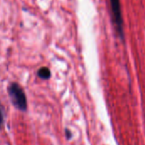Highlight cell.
<instances>
[{
    "label": "cell",
    "mask_w": 145,
    "mask_h": 145,
    "mask_svg": "<svg viewBox=\"0 0 145 145\" xmlns=\"http://www.w3.org/2000/svg\"><path fill=\"white\" fill-rule=\"evenodd\" d=\"M37 76H38V77H40L42 80H48L51 76V71H50L49 68L43 66V67H41L37 71Z\"/></svg>",
    "instance_id": "obj_3"
},
{
    "label": "cell",
    "mask_w": 145,
    "mask_h": 145,
    "mask_svg": "<svg viewBox=\"0 0 145 145\" xmlns=\"http://www.w3.org/2000/svg\"><path fill=\"white\" fill-rule=\"evenodd\" d=\"M8 93L13 105L21 111L27 110V100L23 88L16 82H12L8 87Z\"/></svg>",
    "instance_id": "obj_1"
},
{
    "label": "cell",
    "mask_w": 145,
    "mask_h": 145,
    "mask_svg": "<svg viewBox=\"0 0 145 145\" xmlns=\"http://www.w3.org/2000/svg\"><path fill=\"white\" fill-rule=\"evenodd\" d=\"M3 121H4V119H3V110L2 105L0 103V128H2V127H3Z\"/></svg>",
    "instance_id": "obj_4"
},
{
    "label": "cell",
    "mask_w": 145,
    "mask_h": 145,
    "mask_svg": "<svg viewBox=\"0 0 145 145\" xmlns=\"http://www.w3.org/2000/svg\"><path fill=\"white\" fill-rule=\"evenodd\" d=\"M65 133H66V138H67L68 139H70V138H71V133H70V131H68V130H66V132H65Z\"/></svg>",
    "instance_id": "obj_5"
},
{
    "label": "cell",
    "mask_w": 145,
    "mask_h": 145,
    "mask_svg": "<svg viewBox=\"0 0 145 145\" xmlns=\"http://www.w3.org/2000/svg\"><path fill=\"white\" fill-rule=\"evenodd\" d=\"M110 8L112 12L113 23L116 28V31L118 34V37L124 41L125 32H124V20L121 11V0H110Z\"/></svg>",
    "instance_id": "obj_2"
}]
</instances>
